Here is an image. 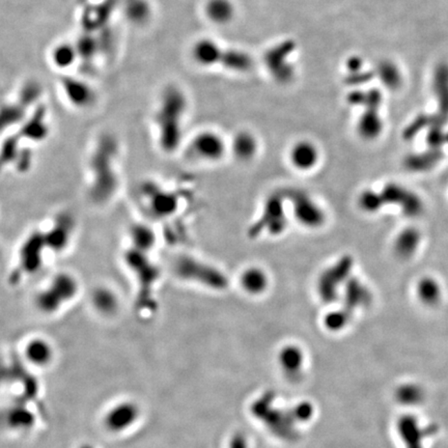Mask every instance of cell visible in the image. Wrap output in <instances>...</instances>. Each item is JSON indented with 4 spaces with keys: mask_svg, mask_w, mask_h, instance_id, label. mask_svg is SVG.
<instances>
[{
    "mask_svg": "<svg viewBox=\"0 0 448 448\" xmlns=\"http://www.w3.org/2000/svg\"><path fill=\"white\" fill-rule=\"evenodd\" d=\"M86 187L90 201L99 206L113 201L121 188L119 147L110 136L98 140L86 163Z\"/></svg>",
    "mask_w": 448,
    "mask_h": 448,
    "instance_id": "6da1fadb",
    "label": "cell"
},
{
    "mask_svg": "<svg viewBox=\"0 0 448 448\" xmlns=\"http://www.w3.org/2000/svg\"><path fill=\"white\" fill-rule=\"evenodd\" d=\"M161 100L155 115L157 142L164 153H174L178 149L182 136L185 101L176 90H168Z\"/></svg>",
    "mask_w": 448,
    "mask_h": 448,
    "instance_id": "7a4b0ae2",
    "label": "cell"
},
{
    "mask_svg": "<svg viewBox=\"0 0 448 448\" xmlns=\"http://www.w3.org/2000/svg\"><path fill=\"white\" fill-rule=\"evenodd\" d=\"M79 291L80 283L75 274L60 271L40 287L35 295V304L43 313H56L73 302Z\"/></svg>",
    "mask_w": 448,
    "mask_h": 448,
    "instance_id": "3957f363",
    "label": "cell"
},
{
    "mask_svg": "<svg viewBox=\"0 0 448 448\" xmlns=\"http://www.w3.org/2000/svg\"><path fill=\"white\" fill-rule=\"evenodd\" d=\"M47 254L51 256L42 229L31 231L23 240L17 254L16 276L26 279L37 274L49 260Z\"/></svg>",
    "mask_w": 448,
    "mask_h": 448,
    "instance_id": "277c9868",
    "label": "cell"
},
{
    "mask_svg": "<svg viewBox=\"0 0 448 448\" xmlns=\"http://www.w3.org/2000/svg\"><path fill=\"white\" fill-rule=\"evenodd\" d=\"M174 272L180 279L197 281L213 289H224L227 285L226 279L219 271L189 256H182L176 260Z\"/></svg>",
    "mask_w": 448,
    "mask_h": 448,
    "instance_id": "5b68a950",
    "label": "cell"
},
{
    "mask_svg": "<svg viewBox=\"0 0 448 448\" xmlns=\"http://www.w3.org/2000/svg\"><path fill=\"white\" fill-rule=\"evenodd\" d=\"M75 224L72 216L60 214L50 220L47 227L42 229L52 256H60L70 248L75 237Z\"/></svg>",
    "mask_w": 448,
    "mask_h": 448,
    "instance_id": "8992f818",
    "label": "cell"
},
{
    "mask_svg": "<svg viewBox=\"0 0 448 448\" xmlns=\"http://www.w3.org/2000/svg\"><path fill=\"white\" fill-rule=\"evenodd\" d=\"M292 206L294 217L307 229H319L325 224L326 214L323 208L303 191H293L288 197Z\"/></svg>",
    "mask_w": 448,
    "mask_h": 448,
    "instance_id": "52a82bcc",
    "label": "cell"
},
{
    "mask_svg": "<svg viewBox=\"0 0 448 448\" xmlns=\"http://www.w3.org/2000/svg\"><path fill=\"white\" fill-rule=\"evenodd\" d=\"M397 431L406 448H424V438L432 436L437 432V426L422 428L417 418L412 415H405L397 422Z\"/></svg>",
    "mask_w": 448,
    "mask_h": 448,
    "instance_id": "ba28073f",
    "label": "cell"
},
{
    "mask_svg": "<svg viewBox=\"0 0 448 448\" xmlns=\"http://www.w3.org/2000/svg\"><path fill=\"white\" fill-rule=\"evenodd\" d=\"M191 151L203 161L216 162L224 157L225 144L215 132H201L191 142Z\"/></svg>",
    "mask_w": 448,
    "mask_h": 448,
    "instance_id": "9c48e42d",
    "label": "cell"
},
{
    "mask_svg": "<svg viewBox=\"0 0 448 448\" xmlns=\"http://www.w3.org/2000/svg\"><path fill=\"white\" fill-rule=\"evenodd\" d=\"M350 268V260L346 258L323 273L319 281V293L323 300L328 302L335 300L334 298L338 295L340 285L346 281Z\"/></svg>",
    "mask_w": 448,
    "mask_h": 448,
    "instance_id": "30bf717a",
    "label": "cell"
},
{
    "mask_svg": "<svg viewBox=\"0 0 448 448\" xmlns=\"http://www.w3.org/2000/svg\"><path fill=\"white\" fill-rule=\"evenodd\" d=\"M290 160L294 167L301 172H308L319 163V149L309 140H301L292 148Z\"/></svg>",
    "mask_w": 448,
    "mask_h": 448,
    "instance_id": "8fae6325",
    "label": "cell"
},
{
    "mask_svg": "<svg viewBox=\"0 0 448 448\" xmlns=\"http://www.w3.org/2000/svg\"><path fill=\"white\" fill-rule=\"evenodd\" d=\"M283 199L272 197L267 201L263 213L262 225L269 233H281L285 226V214L283 209Z\"/></svg>",
    "mask_w": 448,
    "mask_h": 448,
    "instance_id": "7c38bea8",
    "label": "cell"
},
{
    "mask_svg": "<svg viewBox=\"0 0 448 448\" xmlns=\"http://www.w3.org/2000/svg\"><path fill=\"white\" fill-rule=\"evenodd\" d=\"M240 285L250 295H260L269 285V276L260 267H250L241 274Z\"/></svg>",
    "mask_w": 448,
    "mask_h": 448,
    "instance_id": "4fadbf2b",
    "label": "cell"
},
{
    "mask_svg": "<svg viewBox=\"0 0 448 448\" xmlns=\"http://www.w3.org/2000/svg\"><path fill=\"white\" fill-rule=\"evenodd\" d=\"M153 201L149 204V210L155 214L156 217H166L170 214L176 212V207H178V201L174 194L166 192V191L159 190L156 191L151 195Z\"/></svg>",
    "mask_w": 448,
    "mask_h": 448,
    "instance_id": "5bb4252c",
    "label": "cell"
},
{
    "mask_svg": "<svg viewBox=\"0 0 448 448\" xmlns=\"http://www.w3.org/2000/svg\"><path fill=\"white\" fill-rule=\"evenodd\" d=\"M233 151L238 159L248 161L256 156L258 151V142L252 134L241 132L233 140Z\"/></svg>",
    "mask_w": 448,
    "mask_h": 448,
    "instance_id": "9a60e30c",
    "label": "cell"
},
{
    "mask_svg": "<svg viewBox=\"0 0 448 448\" xmlns=\"http://www.w3.org/2000/svg\"><path fill=\"white\" fill-rule=\"evenodd\" d=\"M206 13L210 20L217 24H225L233 19L235 8L229 0H209Z\"/></svg>",
    "mask_w": 448,
    "mask_h": 448,
    "instance_id": "2e32d148",
    "label": "cell"
},
{
    "mask_svg": "<svg viewBox=\"0 0 448 448\" xmlns=\"http://www.w3.org/2000/svg\"><path fill=\"white\" fill-rule=\"evenodd\" d=\"M220 54L222 52L217 44L208 40L199 42L193 49V56L195 60L205 66H211L217 63L219 60Z\"/></svg>",
    "mask_w": 448,
    "mask_h": 448,
    "instance_id": "e0dca14e",
    "label": "cell"
},
{
    "mask_svg": "<svg viewBox=\"0 0 448 448\" xmlns=\"http://www.w3.org/2000/svg\"><path fill=\"white\" fill-rule=\"evenodd\" d=\"M395 397L403 405H417L424 399V390L416 384L401 385L395 392Z\"/></svg>",
    "mask_w": 448,
    "mask_h": 448,
    "instance_id": "ac0fdd59",
    "label": "cell"
},
{
    "mask_svg": "<svg viewBox=\"0 0 448 448\" xmlns=\"http://www.w3.org/2000/svg\"><path fill=\"white\" fill-rule=\"evenodd\" d=\"M347 302L350 305L365 304L367 302V292L365 291V288L358 283V281H350L348 283L346 291Z\"/></svg>",
    "mask_w": 448,
    "mask_h": 448,
    "instance_id": "d6986e66",
    "label": "cell"
},
{
    "mask_svg": "<svg viewBox=\"0 0 448 448\" xmlns=\"http://www.w3.org/2000/svg\"><path fill=\"white\" fill-rule=\"evenodd\" d=\"M281 365L285 367V370L294 372L301 367L302 354L297 348L290 347V348H285V350L281 351Z\"/></svg>",
    "mask_w": 448,
    "mask_h": 448,
    "instance_id": "ffe728a7",
    "label": "cell"
},
{
    "mask_svg": "<svg viewBox=\"0 0 448 448\" xmlns=\"http://www.w3.org/2000/svg\"><path fill=\"white\" fill-rule=\"evenodd\" d=\"M225 64L233 70H246L249 68L250 60L243 52H229L224 58Z\"/></svg>",
    "mask_w": 448,
    "mask_h": 448,
    "instance_id": "44dd1931",
    "label": "cell"
},
{
    "mask_svg": "<svg viewBox=\"0 0 448 448\" xmlns=\"http://www.w3.org/2000/svg\"><path fill=\"white\" fill-rule=\"evenodd\" d=\"M349 315L345 313V311L336 310L331 311L327 315L325 319V324L328 328L331 330H338L344 328V326L348 323Z\"/></svg>",
    "mask_w": 448,
    "mask_h": 448,
    "instance_id": "7402d4cb",
    "label": "cell"
},
{
    "mask_svg": "<svg viewBox=\"0 0 448 448\" xmlns=\"http://www.w3.org/2000/svg\"><path fill=\"white\" fill-rule=\"evenodd\" d=\"M381 203L379 197L374 193L365 192L360 197V204L363 209L367 211H374L378 209L379 204Z\"/></svg>",
    "mask_w": 448,
    "mask_h": 448,
    "instance_id": "603a6c76",
    "label": "cell"
},
{
    "mask_svg": "<svg viewBox=\"0 0 448 448\" xmlns=\"http://www.w3.org/2000/svg\"><path fill=\"white\" fill-rule=\"evenodd\" d=\"M420 294H422V298L428 303H434L437 300V297H438V291H437L434 283H431V281L422 285Z\"/></svg>",
    "mask_w": 448,
    "mask_h": 448,
    "instance_id": "cb8c5ba5",
    "label": "cell"
}]
</instances>
